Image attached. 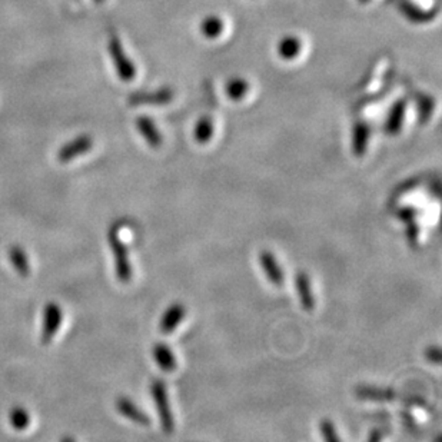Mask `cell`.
Listing matches in <instances>:
<instances>
[{"label": "cell", "instance_id": "cell-1", "mask_svg": "<svg viewBox=\"0 0 442 442\" xmlns=\"http://www.w3.org/2000/svg\"><path fill=\"white\" fill-rule=\"evenodd\" d=\"M109 245L112 248L113 256H115V268H116V276L120 282L127 283L132 278V266L127 256V249L125 242L122 241L120 235L117 233V226L112 228L109 231Z\"/></svg>", "mask_w": 442, "mask_h": 442}, {"label": "cell", "instance_id": "cell-2", "mask_svg": "<svg viewBox=\"0 0 442 442\" xmlns=\"http://www.w3.org/2000/svg\"><path fill=\"white\" fill-rule=\"evenodd\" d=\"M107 49L115 63V69H116L119 79L123 82H132L136 78V68H135V63L126 56L123 45L116 35L109 36Z\"/></svg>", "mask_w": 442, "mask_h": 442}, {"label": "cell", "instance_id": "cell-3", "mask_svg": "<svg viewBox=\"0 0 442 442\" xmlns=\"http://www.w3.org/2000/svg\"><path fill=\"white\" fill-rule=\"evenodd\" d=\"M151 392H152V398L154 402L158 408V414L161 418V425L162 429L167 433H171L175 428V421H174V415L171 411V404H169V398H168V391H167V385L164 381L161 379H155L152 382L151 386Z\"/></svg>", "mask_w": 442, "mask_h": 442}, {"label": "cell", "instance_id": "cell-4", "mask_svg": "<svg viewBox=\"0 0 442 442\" xmlns=\"http://www.w3.org/2000/svg\"><path fill=\"white\" fill-rule=\"evenodd\" d=\"M93 146V139L89 135H80L73 140L63 144L58 152V161L62 164H68L75 158L89 152Z\"/></svg>", "mask_w": 442, "mask_h": 442}, {"label": "cell", "instance_id": "cell-5", "mask_svg": "<svg viewBox=\"0 0 442 442\" xmlns=\"http://www.w3.org/2000/svg\"><path fill=\"white\" fill-rule=\"evenodd\" d=\"M62 322V310L59 308L58 304L51 302L45 308V315H43V328L41 334V342L42 345H49L55 335L59 331Z\"/></svg>", "mask_w": 442, "mask_h": 442}, {"label": "cell", "instance_id": "cell-6", "mask_svg": "<svg viewBox=\"0 0 442 442\" xmlns=\"http://www.w3.org/2000/svg\"><path fill=\"white\" fill-rule=\"evenodd\" d=\"M174 90L169 88L159 89L157 92H137L129 96V105H167L172 102Z\"/></svg>", "mask_w": 442, "mask_h": 442}, {"label": "cell", "instance_id": "cell-7", "mask_svg": "<svg viewBox=\"0 0 442 442\" xmlns=\"http://www.w3.org/2000/svg\"><path fill=\"white\" fill-rule=\"evenodd\" d=\"M136 127L139 133L142 135V137L147 142V144L154 147V149H158V147L162 146V142H164L162 135L158 126L155 125V122L149 116L136 117Z\"/></svg>", "mask_w": 442, "mask_h": 442}, {"label": "cell", "instance_id": "cell-8", "mask_svg": "<svg viewBox=\"0 0 442 442\" xmlns=\"http://www.w3.org/2000/svg\"><path fill=\"white\" fill-rule=\"evenodd\" d=\"M259 261L262 265V269L269 279V282L275 286H282L285 280V275L282 268L279 266L275 255L270 251H262L259 255Z\"/></svg>", "mask_w": 442, "mask_h": 442}, {"label": "cell", "instance_id": "cell-9", "mask_svg": "<svg viewBox=\"0 0 442 442\" xmlns=\"http://www.w3.org/2000/svg\"><path fill=\"white\" fill-rule=\"evenodd\" d=\"M295 282H297V290H298V295H300V301H301V305L305 311L311 312L314 311L315 308V298H314V293H312V286H311V279H310V275L304 270L298 272L297 273V279H295Z\"/></svg>", "mask_w": 442, "mask_h": 442}, {"label": "cell", "instance_id": "cell-10", "mask_svg": "<svg viewBox=\"0 0 442 442\" xmlns=\"http://www.w3.org/2000/svg\"><path fill=\"white\" fill-rule=\"evenodd\" d=\"M116 409L119 414H122L123 416H126L127 419H130L132 422L135 423H139V425H149L151 423V418L147 416L143 411L139 409L137 405H135L130 399L127 398H117L116 399Z\"/></svg>", "mask_w": 442, "mask_h": 442}, {"label": "cell", "instance_id": "cell-11", "mask_svg": "<svg viewBox=\"0 0 442 442\" xmlns=\"http://www.w3.org/2000/svg\"><path fill=\"white\" fill-rule=\"evenodd\" d=\"M185 307L179 302L171 305L162 315V320H161V324H159V328L162 331V334H171L174 332L178 325L184 321L185 318Z\"/></svg>", "mask_w": 442, "mask_h": 442}, {"label": "cell", "instance_id": "cell-12", "mask_svg": "<svg viewBox=\"0 0 442 442\" xmlns=\"http://www.w3.org/2000/svg\"><path fill=\"white\" fill-rule=\"evenodd\" d=\"M302 51V42L298 36L286 35L276 45V53L283 60H293L300 56Z\"/></svg>", "mask_w": 442, "mask_h": 442}, {"label": "cell", "instance_id": "cell-13", "mask_svg": "<svg viewBox=\"0 0 442 442\" xmlns=\"http://www.w3.org/2000/svg\"><path fill=\"white\" fill-rule=\"evenodd\" d=\"M357 396L364 401L374 402H391L399 399L398 394L388 388H375V386H359L357 389Z\"/></svg>", "mask_w": 442, "mask_h": 442}, {"label": "cell", "instance_id": "cell-14", "mask_svg": "<svg viewBox=\"0 0 442 442\" xmlns=\"http://www.w3.org/2000/svg\"><path fill=\"white\" fill-rule=\"evenodd\" d=\"M405 110H406V100L401 99L395 102L388 113L386 123H385V130L389 135H398L399 130L402 129L404 119H405Z\"/></svg>", "mask_w": 442, "mask_h": 442}, {"label": "cell", "instance_id": "cell-15", "mask_svg": "<svg viewBox=\"0 0 442 442\" xmlns=\"http://www.w3.org/2000/svg\"><path fill=\"white\" fill-rule=\"evenodd\" d=\"M399 11L401 14L411 22L414 23H426L429 21H432V18L436 15L438 9H433L432 12L431 11H423L421 8H418L416 5L408 2V0H405V2H402L399 5Z\"/></svg>", "mask_w": 442, "mask_h": 442}, {"label": "cell", "instance_id": "cell-16", "mask_svg": "<svg viewBox=\"0 0 442 442\" xmlns=\"http://www.w3.org/2000/svg\"><path fill=\"white\" fill-rule=\"evenodd\" d=\"M369 126L365 122H358L354 126V136H352V151L355 157L361 158L365 155L368 142H369Z\"/></svg>", "mask_w": 442, "mask_h": 442}, {"label": "cell", "instance_id": "cell-17", "mask_svg": "<svg viewBox=\"0 0 442 442\" xmlns=\"http://www.w3.org/2000/svg\"><path fill=\"white\" fill-rule=\"evenodd\" d=\"M154 358L159 368L165 372H172L177 369V358L172 352V349L167 344H157L152 348Z\"/></svg>", "mask_w": 442, "mask_h": 442}, {"label": "cell", "instance_id": "cell-18", "mask_svg": "<svg viewBox=\"0 0 442 442\" xmlns=\"http://www.w3.org/2000/svg\"><path fill=\"white\" fill-rule=\"evenodd\" d=\"M225 31V22L222 18L216 15H209L202 19L199 25V32L206 39H216L219 38Z\"/></svg>", "mask_w": 442, "mask_h": 442}, {"label": "cell", "instance_id": "cell-19", "mask_svg": "<svg viewBox=\"0 0 442 442\" xmlns=\"http://www.w3.org/2000/svg\"><path fill=\"white\" fill-rule=\"evenodd\" d=\"M9 258H11V262L15 268V270L26 278L31 275V265H29V261H28V256L25 253V251L21 248V246H12L9 249Z\"/></svg>", "mask_w": 442, "mask_h": 442}, {"label": "cell", "instance_id": "cell-20", "mask_svg": "<svg viewBox=\"0 0 442 442\" xmlns=\"http://www.w3.org/2000/svg\"><path fill=\"white\" fill-rule=\"evenodd\" d=\"M214 130H215V126H214L212 119L209 116H202L195 125V130H194L195 140L201 144L208 143L214 136Z\"/></svg>", "mask_w": 442, "mask_h": 442}, {"label": "cell", "instance_id": "cell-21", "mask_svg": "<svg viewBox=\"0 0 442 442\" xmlns=\"http://www.w3.org/2000/svg\"><path fill=\"white\" fill-rule=\"evenodd\" d=\"M225 90L232 100H242L249 92V83L243 78H232L228 80Z\"/></svg>", "mask_w": 442, "mask_h": 442}, {"label": "cell", "instance_id": "cell-22", "mask_svg": "<svg viewBox=\"0 0 442 442\" xmlns=\"http://www.w3.org/2000/svg\"><path fill=\"white\" fill-rule=\"evenodd\" d=\"M11 423L15 429L23 431L29 426L31 423V416L28 411H25L22 406H16L11 411Z\"/></svg>", "mask_w": 442, "mask_h": 442}, {"label": "cell", "instance_id": "cell-23", "mask_svg": "<svg viewBox=\"0 0 442 442\" xmlns=\"http://www.w3.org/2000/svg\"><path fill=\"white\" fill-rule=\"evenodd\" d=\"M320 428H321V433H322L325 441H328V442H338V441H341L338 433H337V431H335V425H334V422L331 419H324L321 422Z\"/></svg>", "mask_w": 442, "mask_h": 442}, {"label": "cell", "instance_id": "cell-24", "mask_svg": "<svg viewBox=\"0 0 442 442\" xmlns=\"http://www.w3.org/2000/svg\"><path fill=\"white\" fill-rule=\"evenodd\" d=\"M432 107H433L432 98L428 96H421V99L418 98V110L422 122H425L432 115Z\"/></svg>", "mask_w": 442, "mask_h": 442}, {"label": "cell", "instance_id": "cell-25", "mask_svg": "<svg viewBox=\"0 0 442 442\" xmlns=\"http://www.w3.org/2000/svg\"><path fill=\"white\" fill-rule=\"evenodd\" d=\"M396 215H398V218L401 219V221H404V222H411V221H414V218L418 215V211L415 209V208H412V206H405V208H402V209H399L398 212H396Z\"/></svg>", "mask_w": 442, "mask_h": 442}, {"label": "cell", "instance_id": "cell-26", "mask_svg": "<svg viewBox=\"0 0 442 442\" xmlns=\"http://www.w3.org/2000/svg\"><path fill=\"white\" fill-rule=\"evenodd\" d=\"M425 358L428 362H432L435 365H438L441 362V351H439V347H428L425 349Z\"/></svg>", "mask_w": 442, "mask_h": 442}, {"label": "cell", "instance_id": "cell-27", "mask_svg": "<svg viewBox=\"0 0 442 442\" xmlns=\"http://www.w3.org/2000/svg\"><path fill=\"white\" fill-rule=\"evenodd\" d=\"M406 236H408V241L411 243H416L418 239H419V226L416 223H414L412 221L408 222V226H406Z\"/></svg>", "mask_w": 442, "mask_h": 442}, {"label": "cell", "instance_id": "cell-28", "mask_svg": "<svg viewBox=\"0 0 442 442\" xmlns=\"http://www.w3.org/2000/svg\"><path fill=\"white\" fill-rule=\"evenodd\" d=\"M385 436V433L381 431V429H374L371 433H369V436H368V439L371 441V442H377V441H379V439H382Z\"/></svg>", "mask_w": 442, "mask_h": 442}, {"label": "cell", "instance_id": "cell-29", "mask_svg": "<svg viewBox=\"0 0 442 442\" xmlns=\"http://www.w3.org/2000/svg\"><path fill=\"white\" fill-rule=\"evenodd\" d=\"M93 2H96V4H103L105 0H93Z\"/></svg>", "mask_w": 442, "mask_h": 442}, {"label": "cell", "instance_id": "cell-30", "mask_svg": "<svg viewBox=\"0 0 442 442\" xmlns=\"http://www.w3.org/2000/svg\"><path fill=\"white\" fill-rule=\"evenodd\" d=\"M361 2H364V4H365V2H368V0H361Z\"/></svg>", "mask_w": 442, "mask_h": 442}]
</instances>
